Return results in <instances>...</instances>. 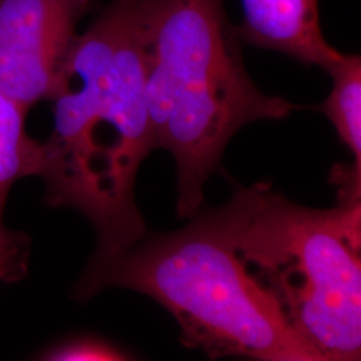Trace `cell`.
<instances>
[{"instance_id": "8992f818", "label": "cell", "mask_w": 361, "mask_h": 361, "mask_svg": "<svg viewBox=\"0 0 361 361\" xmlns=\"http://www.w3.org/2000/svg\"><path fill=\"white\" fill-rule=\"evenodd\" d=\"M243 44L284 54L305 66L331 64L340 51L324 39L318 0H239Z\"/></svg>"}, {"instance_id": "3957f363", "label": "cell", "mask_w": 361, "mask_h": 361, "mask_svg": "<svg viewBox=\"0 0 361 361\" xmlns=\"http://www.w3.org/2000/svg\"><path fill=\"white\" fill-rule=\"evenodd\" d=\"M201 209L323 361L360 360L361 200L306 207L256 183Z\"/></svg>"}, {"instance_id": "ba28073f", "label": "cell", "mask_w": 361, "mask_h": 361, "mask_svg": "<svg viewBox=\"0 0 361 361\" xmlns=\"http://www.w3.org/2000/svg\"><path fill=\"white\" fill-rule=\"evenodd\" d=\"M324 71L331 78V90L314 109L326 116L355 164L361 166V57L340 52Z\"/></svg>"}, {"instance_id": "9c48e42d", "label": "cell", "mask_w": 361, "mask_h": 361, "mask_svg": "<svg viewBox=\"0 0 361 361\" xmlns=\"http://www.w3.org/2000/svg\"><path fill=\"white\" fill-rule=\"evenodd\" d=\"M37 358L49 361H123L133 356L104 338L84 335L51 345Z\"/></svg>"}, {"instance_id": "7a4b0ae2", "label": "cell", "mask_w": 361, "mask_h": 361, "mask_svg": "<svg viewBox=\"0 0 361 361\" xmlns=\"http://www.w3.org/2000/svg\"><path fill=\"white\" fill-rule=\"evenodd\" d=\"M144 24L149 121L156 149L176 162L178 216L189 219L234 134L300 106L252 82L223 0H146Z\"/></svg>"}, {"instance_id": "5b68a950", "label": "cell", "mask_w": 361, "mask_h": 361, "mask_svg": "<svg viewBox=\"0 0 361 361\" xmlns=\"http://www.w3.org/2000/svg\"><path fill=\"white\" fill-rule=\"evenodd\" d=\"M90 0H0V92L30 109L49 101Z\"/></svg>"}, {"instance_id": "52a82bcc", "label": "cell", "mask_w": 361, "mask_h": 361, "mask_svg": "<svg viewBox=\"0 0 361 361\" xmlns=\"http://www.w3.org/2000/svg\"><path fill=\"white\" fill-rule=\"evenodd\" d=\"M29 109L0 92V224L13 184L25 178H39L44 166V142L25 130Z\"/></svg>"}, {"instance_id": "30bf717a", "label": "cell", "mask_w": 361, "mask_h": 361, "mask_svg": "<svg viewBox=\"0 0 361 361\" xmlns=\"http://www.w3.org/2000/svg\"><path fill=\"white\" fill-rule=\"evenodd\" d=\"M32 239L0 224V283H17L29 274Z\"/></svg>"}, {"instance_id": "277c9868", "label": "cell", "mask_w": 361, "mask_h": 361, "mask_svg": "<svg viewBox=\"0 0 361 361\" xmlns=\"http://www.w3.org/2000/svg\"><path fill=\"white\" fill-rule=\"evenodd\" d=\"M173 233L144 234L116 255L90 258L74 296L87 301L124 288L164 306L180 343L211 360L323 361L288 324L278 305L200 209Z\"/></svg>"}, {"instance_id": "6da1fadb", "label": "cell", "mask_w": 361, "mask_h": 361, "mask_svg": "<svg viewBox=\"0 0 361 361\" xmlns=\"http://www.w3.org/2000/svg\"><path fill=\"white\" fill-rule=\"evenodd\" d=\"M146 0H111L72 40L49 97L54 126L44 142L45 202L87 218L94 258L116 255L147 233L135 179L156 151L144 94Z\"/></svg>"}]
</instances>
